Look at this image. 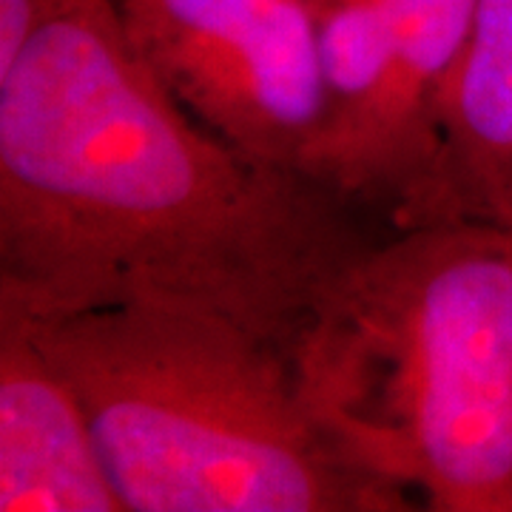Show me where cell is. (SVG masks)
Instances as JSON below:
<instances>
[{"label":"cell","instance_id":"52a82bcc","mask_svg":"<svg viewBox=\"0 0 512 512\" xmlns=\"http://www.w3.org/2000/svg\"><path fill=\"white\" fill-rule=\"evenodd\" d=\"M0 510L123 512L86 407L12 311L0 308ZM128 512V510H126Z\"/></svg>","mask_w":512,"mask_h":512},{"label":"cell","instance_id":"277c9868","mask_svg":"<svg viewBox=\"0 0 512 512\" xmlns=\"http://www.w3.org/2000/svg\"><path fill=\"white\" fill-rule=\"evenodd\" d=\"M117 9L134 55L197 123L256 160L308 174L330 123L311 0H117Z\"/></svg>","mask_w":512,"mask_h":512},{"label":"cell","instance_id":"8992f818","mask_svg":"<svg viewBox=\"0 0 512 512\" xmlns=\"http://www.w3.org/2000/svg\"><path fill=\"white\" fill-rule=\"evenodd\" d=\"M430 222L512 228V0H478L436 109L430 165L393 231Z\"/></svg>","mask_w":512,"mask_h":512},{"label":"cell","instance_id":"5b68a950","mask_svg":"<svg viewBox=\"0 0 512 512\" xmlns=\"http://www.w3.org/2000/svg\"><path fill=\"white\" fill-rule=\"evenodd\" d=\"M390 60L370 106L313 160L311 177L390 228L419 191L433 154L441 92L473 32L478 0H387Z\"/></svg>","mask_w":512,"mask_h":512},{"label":"cell","instance_id":"3957f363","mask_svg":"<svg viewBox=\"0 0 512 512\" xmlns=\"http://www.w3.org/2000/svg\"><path fill=\"white\" fill-rule=\"evenodd\" d=\"M12 313L80 396L128 512L416 510L333 447L291 350L251 330L154 305Z\"/></svg>","mask_w":512,"mask_h":512},{"label":"cell","instance_id":"ba28073f","mask_svg":"<svg viewBox=\"0 0 512 512\" xmlns=\"http://www.w3.org/2000/svg\"><path fill=\"white\" fill-rule=\"evenodd\" d=\"M55 3L57 0H0V74L15 66Z\"/></svg>","mask_w":512,"mask_h":512},{"label":"cell","instance_id":"6da1fadb","mask_svg":"<svg viewBox=\"0 0 512 512\" xmlns=\"http://www.w3.org/2000/svg\"><path fill=\"white\" fill-rule=\"evenodd\" d=\"M348 197L197 123L128 46L117 0H57L0 74V305H154L291 350L373 242Z\"/></svg>","mask_w":512,"mask_h":512},{"label":"cell","instance_id":"7a4b0ae2","mask_svg":"<svg viewBox=\"0 0 512 512\" xmlns=\"http://www.w3.org/2000/svg\"><path fill=\"white\" fill-rule=\"evenodd\" d=\"M302 399L356 470L433 512H512V231H390L291 348Z\"/></svg>","mask_w":512,"mask_h":512},{"label":"cell","instance_id":"9c48e42d","mask_svg":"<svg viewBox=\"0 0 512 512\" xmlns=\"http://www.w3.org/2000/svg\"><path fill=\"white\" fill-rule=\"evenodd\" d=\"M510 231H512V228H510Z\"/></svg>","mask_w":512,"mask_h":512}]
</instances>
